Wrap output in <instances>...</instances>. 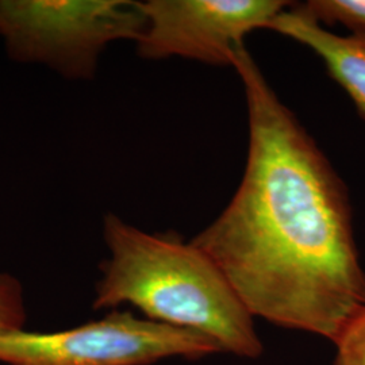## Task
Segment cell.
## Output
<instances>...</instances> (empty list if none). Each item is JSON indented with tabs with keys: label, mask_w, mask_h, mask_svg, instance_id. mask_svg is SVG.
I'll return each mask as SVG.
<instances>
[{
	"label": "cell",
	"mask_w": 365,
	"mask_h": 365,
	"mask_svg": "<svg viewBox=\"0 0 365 365\" xmlns=\"http://www.w3.org/2000/svg\"><path fill=\"white\" fill-rule=\"evenodd\" d=\"M217 353L220 345L203 334L117 310L64 331L0 334V361L10 365H150Z\"/></svg>",
	"instance_id": "cell-4"
},
{
	"label": "cell",
	"mask_w": 365,
	"mask_h": 365,
	"mask_svg": "<svg viewBox=\"0 0 365 365\" xmlns=\"http://www.w3.org/2000/svg\"><path fill=\"white\" fill-rule=\"evenodd\" d=\"M268 29L312 49L365 119V34H334L297 6L279 14Z\"/></svg>",
	"instance_id": "cell-6"
},
{
	"label": "cell",
	"mask_w": 365,
	"mask_h": 365,
	"mask_svg": "<svg viewBox=\"0 0 365 365\" xmlns=\"http://www.w3.org/2000/svg\"><path fill=\"white\" fill-rule=\"evenodd\" d=\"M110 252L96 284L95 309L129 304L145 318L214 339L223 353L260 357L255 317L209 256L176 233H148L108 212Z\"/></svg>",
	"instance_id": "cell-2"
},
{
	"label": "cell",
	"mask_w": 365,
	"mask_h": 365,
	"mask_svg": "<svg viewBox=\"0 0 365 365\" xmlns=\"http://www.w3.org/2000/svg\"><path fill=\"white\" fill-rule=\"evenodd\" d=\"M334 365H365V309L357 314L333 342Z\"/></svg>",
	"instance_id": "cell-9"
},
{
	"label": "cell",
	"mask_w": 365,
	"mask_h": 365,
	"mask_svg": "<svg viewBox=\"0 0 365 365\" xmlns=\"http://www.w3.org/2000/svg\"><path fill=\"white\" fill-rule=\"evenodd\" d=\"M145 26L140 1L0 0V38L9 57L68 80H91L102 53L137 41Z\"/></svg>",
	"instance_id": "cell-3"
},
{
	"label": "cell",
	"mask_w": 365,
	"mask_h": 365,
	"mask_svg": "<svg viewBox=\"0 0 365 365\" xmlns=\"http://www.w3.org/2000/svg\"><path fill=\"white\" fill-rule=\"evenodd\" d=\"M232 66L248 107L245 173L227 207L192 242L255 318L334 342L365 309L348 190L245 45Z\"/></svg>",
	"instance_id": "cell-1"
},
{
	"label": "cell",
	"mask_w": 365,
	"mask_h": 365,
	"mask_svg": "<svg viewBox=\"0 0 365 365\" xmlns=\"http://www.w3.org/2000/svg\"><path fill=\"white\" fill-rule=\"evenodd\" d=\"M297 7L322 26L341 25L351 34H365V0H310Z\"/></svg>",
	"instance_id": "cell-7"
},
{
	"label": "cell",
	"mask_w": 365,
	"mask_h": 365,
	"mask_svg": "<svg viewBox=\"0 0 365 365\" xmlns=\"http://www.w3.org/2000/svg\"><path fill=\"white\" fill-rule=\"evenodd\" d=\"M25 304L21 283L10 274H0V334L21 330Z\"/></svg>",
	"instance_id": "cell-8"
},
{
	"label": "cell",
	"mask_w": 365,
	"mask_h": 365,
	"mask_svg": "<svg viewBox=\"0 0 365 365\" xmlns=\"http://www.w3.org/2000/svg\"><path fill=\"white\" fill-rule=\"evenodd\" d=\"M282 0H148L140 1L145 26L135 41L145 60L182 57L211 66H233L244 37L268 29L291 7Z\"/></svg>",
	"instance_id": "cell-5"
}]
</instances>
